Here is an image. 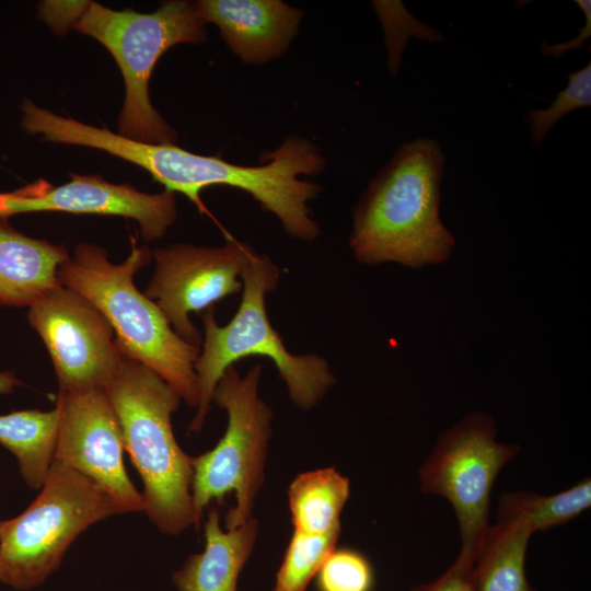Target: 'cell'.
Wrapping results in <instances>:
<instances>
[{"label":"cell","mask_w":591,"mask_h":591,"mask_svg":"<svg viewBox=\"0 0 591 591\" xmlns=\"http://www.w3.org/2000/svg\"><path fill=\"white\" fill-rule=\"evenodd\" d=\"M58 409H24L0 415V444L16 457L23 480L40 489L54 462Z\"/></svg>","instance_id":"cell-18"},{"label":"cell","mask_w":591,"mask_h":591,"mask_svg":"<svg viewBox=\"0 0 591 591\" xmlns=\"http://www.w3.org/2000/svg\"><path fill=\"white\" fill-rule=\"evenodd\" d=\"M254 253L232 237L219 247L177 243L157 248L152 252L154 271L144 294L182 339L199 348L202 338L189 314L239 292L242 271Z\"/></svg>","instance_id":"cell-11"},{"label":"cell","mask_w":591,"mask_h":591,"mask_svg":"<svg viewBox=\"0 0 591 591\" xmlns=\"http://www.w3.org/2000/svg\"><path fill=\"white\" fill-rule=\"evenodd\" d=\"M567 77V86L558 92L549 107L526 112L531 138L535 146L543 142L547 132L563 116L591 104V63L588 62L582 69L568 73Z\"/></svg>","instance_id":"cell-23"},{"label":"cell","mask_w":591,"mask_h":591,"mask_svg":"<svg viewBox=\"0 0 591 591\" xmlns=\"http://www.w3.org/2000/svg\"><path fill=\"white\" fill-rule=\"evenodd\" d=\"M263 367L256 364L244 375L234 366L220 378L212 402L228 415L225 432L211 450L192 456V503L195 526L213 500L230 493L235 505L225 515L224 529H234L253 517L257 495L264 484L273 410L258 389Z\"/></svg>","instance_id":"cell-7"},{"label":"cell","mask_w":591,"mask_h":591,"mask_svg":"<svg viewBox=\"0 0 591 591\" xmlns=\"http://www.w3.org/2000/svg\"><path fill=\"white\" fill-rule=\"evenodd\" d=\"M579 8L582 9L586 15V24L583 28L579 32L578 37L571 39L570 42L555 44V45H547L546 42L542 45V53L544 55H554L556 58L560 57L564 53L572 50V49H579L587 38L590 37L591 34V1L589 0H577L575 1Z\"/></svg>","instance_id":"cell-25"},{"label":"cell","mask_w":591,"mask_h":591,"mask_svg":"<svg viewBox=\"0 0 591 591\" xmlns=\"http://www.w3.org/2000/svg\"><path fill=\"white\" fill-rule=\"evenodd\" d=\"M493 417L474 412L442 432L419 467L420 490L445 498L457 520L459 556L475 563L489 532L490 496L501 468L520 447L496 439Z\"/></svg>","instance_id":"cell-9"},{"label":"cell","mask_w":591,"mask_h":591,"mask_svg":"<svg viewBox=\"0 0 591 591\" xmlns=\"http://www.w3.org/2000/svg\"><path fill=\"white\" fill-rule=\"evenodd\" d=\"M349 495V479L334 467L298 475L288 488L293 531L325 534L340 529V514Z\"/></svg>","instance_id":"cell-19"},{"label":"cell","mask_w":591,"mask_h":591,"mask_svg":"<svg viewBox=\"0 0 591 591\" xmlns=\"http://www.w3.org/2000/svg\"><path fill=\"white\" fill-rule=\"evenodd\" d=\"M1 522V521H0Z\"/></svg>","instance_id":"cell-27"},{"label":"cell","mask_w":591,"mask_h":591,"mask_svg":"<svg viewBox=\"0 0 591 591\" xmlns=\"http://www.w3.org/2000/svg\"><path fill=\"white\" fill-rule=\"evenodd\" d=\"M340 529L325 534L293 531L277 571L274 591H305L326 557L337 547Z\"/></svg>","instance_id":"cell-21"},{"label":"cell","mask_w":591,"mask_h":591,"mask_svg":"<svg viewBox=\"0 0 591 591\" xmlns=\"http://www.w3.org/2000/svg\"><path fill=\"white\" fill-rule=\"evenodd\" d=\"M39 490L21 514L0 522V581L16 590L40 586L83 531L119 514L96 483L57 461Z\"/></svg>","instance_id":"cell-8"},{"label":"cell","mask_w":591,"mask_h":591,"mask_svg":"<svg viewBox=\"0 0 591 591\" xmlns=\"http://www.w3.org/2000/svg\"><path fill=\"white\" fill-rule=\"evenodd\" d=\"M241 279V303L228 324H217L213 306L202 314L205 337L195 362L198 404L189 426L194 432H199L205 424L220 378L242 358L260 356L270 359L291 401L301 409L314 407L335 383L325 358L316 354H291L271 326L265 298L276 289L279 280V268L274 262L254 253Z\"/></svg>","instance_id":"cell-6"},{"label":"cell","mask_w":591,"mask_h":591,"mask_svg":"<svg viewBox=\"0 0 591 591\" xmlns=\"http://www.w3.org/2000/svg\"><path fill=\"white\" fill-rule=\"evenodd\" d=\"M258 521L252 517L234 529H223L211 508L205 522V547L190 555L173 573L176 591H237V581L253 553Z\"/></svg>","instance_id":"cell-15"},{"label":"cell","mask_w":591,"mask_h":591,"mask_svg":"<svg viewBox=\"0 0 591 591\" xmlns=\"http://www.w3.org/2000/svg\"><path fill=\"white\" fill-rule=\"evenodd\" d=\"M443 164L434 140L399 146L355 207L349 245L358 262L422 268L449 258L455 241L439 216Z\"/></svg>","instance_id":"cell-3"},{"label":"cell","mask_w":591,"mask_h":591,"mask_svg":"<svg viewBox=\"0 0 591 591\" xmlns=\"http://www.w3.org/2000/svg\"><path fill=\"white\" fill-rule=\"evenodd\" d=\"M31 135L63 144L82 146L105 151L147 171L165 190L182 193L199 208L200 193L212 185H227L251 194L260 206L276 217L287 215L301 190L300 164L286 148L266 154L257 166L237 165L219 155H201L175 143L137 141L107 128L86 125L30 103L21 119Z\"/></svg>","instance_id":"cell-1"},{"label":"cell","mask_w":591,"mask_h":591,"mask_svg":"<svg viewBox=\"0 0 591 591\" xmlns=\"http://www.w3.org/2000/svg\"><path fill=\"white\" fill-rule=\"evenodd\" d=\"M69 175L71 179L60 186L37 179L0 193V217L36 211L124 217L138 222L146 242L162 237L177 217L172 192L147 194L129 184L109 183L100 175Z\"/></svg>","instance_id":"cell-13"},{"label":"cell","mask_w":591,"mask_h":591,"mask_svg":"<svg viewBox=\"0 0 591 591\" xmlns=\"http://www.w3.org/2000/svg\"><path fill=\"white\" fill-rule=\"evenodd\" d=\"M474 563L457 555L452 565L430 582L417 584L408 591H475Z\"/></svg>","instance_id":"cell-24"},{"label":"cell","mask_w":591,"mask_h":591,"mask_svg":"<svg viewBox=\"0 0 591 591\" xmlns=\"http://www.w3.org/2000/svg\"><path fill=\"white\" fill-rule=\"evenodd\" d=\"M54 461L96 483L119 513L143 511V498L127 475L119 421L100 387L59 391Z\"/></svg>","instance_id":"cell-12"},{"label":"cell","mask_w":591,"mask_h":591,"mask_svg":"<svg viewBox=\"0 0 591 591\" xmlns=\"http://www.w3.org/2000/svg\"><path fill=\"white\" fill-rule=\"evenodd\" d=\"M38 16L55 32L69 27L101 43L115 59L125 83L119 135L148 143H176L177 134L154 109L149 95L152 71L177 44L206 40L196 3L167 1L150 13L113 10L94 1L43 2Z\"/></svg>","instance_id":"cell-2"},{"label":"cell","mask_w":591,"mask_h":591,"mask_svg":"<svg viewBox=\"0 0 591 591\" xmlns=\"http://www.w3.org/2000/svg\"><path fill=\"white\" fill-rule=\"evenodd\" d=\"M590 506L591 480L588 477L549 496L523 490L506 491L498 501L497 518L519 519L535 533L561 525Z\"/></svg>","instance_id":"cell-20"},{"label":"cell","mask_w":591,"mask_h":591,"mask_svg":"<svg viewBox=\"0 0 591 591\" xmlns=\"http://www.w3.org/2000/svg\"><path fill=\"white\" fill-rule=\"evenodd\" d=\"M27 318L49 352L59 391L104 389L125 357L104 315L62 285L31 304Z\"/></svg>","instance_id":"cell-10"},{"label":"cell","mask_w":591,"mask_h":591,"mask_svg":"<svg viewBox=\"0 0 591 591\" xmlns=\"http://www.w3.org/2000/svg\"><path fill=\"white\" fill-rule=\"evenodd\" d=\"M143 484V511L157 529L177 535L192 525V456L178 445L172 427L181 395L149 367L124 357L103 389Z\"/></svg>","instance_id":"cell-5"},{"label":"cell","mask_w":591,"mask_h":591,"mask_svg":"<svg viewBox=\"0 0 591 591\" xmlns=\"http://www.w3.org/2000/svg\"><path fill=\"white\" fill-rule=\"evenodd\" d=\"M205 23L219 30L243 62L263 65L282 56L298 33L302 11L280 0H200Z\"/></svg>","instance_id":"cell-14"},{"label":"cell","mask_w":591,"mask_h":591,"mask_svg":"<svg viewBox=\"0 0 591 591\" xmlns=\"http://www.w3.org/2000/svg\"><path fill=\"white\" fill-rule=\"evenodd\" d=\"M20 381L11 372H0V394L10 393Z\"/></svg>","instance_id":"cell-26"},{"label":"cell","mask_w":591,"mask_h":591,"mask_svg":"<svg viewBox=\"0 0 591 591\" xmlns=\"http://www.w3.org/2000/svg\"><path fill=\"white\" fill-rule=\"evenodd\" d=\"M68 257L65 245L31 237L0 217V304L30 306L60 286L58 269Z\"/></svg>","instance_id":"cell-16"},{"label":"cell","mask_w":591,"mask_h":591,"mask_svg":"<svg viewBox=\"0 0 591 591\" xmlns=\"http://www.w3.org/2000/svg\"><path fill=\"white\" fill-rule=\"evenodd\" d=\"M316 591H373L374 569L359 551L336 547L315 575Z\"/></svg>","instance_id":"cell-22"},{"label":"cell","mask_w":591,"mask_h":591,"mask_svg":"<svg viewBox=\"0 0 591 591\" xmlns=\"http://www.w3.org/2000/svg\"><path fill=\"white\" fill-rule=\"evenodd\" d=\"M152 253L132 248L120 264L105 248L82 242L58 269L59 282L88 299L106 318L123 356L158 373L190 407H197L195 362L200 348L182 339L154 301L140 292L135 275Z\"/></svg>","instance_id":"cell-4"},{"label":"cell","mask_w":591,"mask_h":591,"mask_svg":"<svg viewBox=\"0 0 591 591\" xmlns=\"http://www.w3.org/2000/svg\"><path fill=\"white\" fill-rule=\"evenodd\" d=\"M533 533L521 520L497 518L476 557L475 591H537L528 580L525 556Z\"/></svg>","instance_id":"cell-17"}]
</instances>
